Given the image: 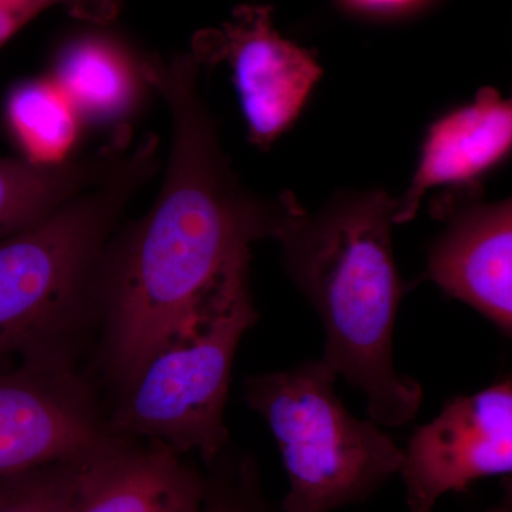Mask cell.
<instances>
[{
	"mask_svg": "<svg viewBox=\"0 0 512 512\" xmlns=\"http://www.w3.org/2000/svg\"><path fill=\"white\" fill-rule=\"evenodd\" d=\"M0 47H2V46H0Z\"/></svg>",
	"mask_w": 512,
	"mask_h": 512,
	"instance_id": "ffe728a7",
	"label": "cell"
},
{
	"mask_svg": "<svg viewBox=\"0 0 512 512\" xmlns=\"http://www.w3.org/2000/svg\"><path fill=\"white\" fill-rule=\"evenodd\" d=\"M397 198L340 192L315 214L291 198L275 238L293 284L325 329L320 359L365 396L370 420L400 427L423 402L420 383L394 366L404 284L393 249Z\"/></svg>",
	"mask_w": 512,
	"mask_h": 512,
	"instance_id": "7a4b0ae2",
	"label": "cell"
},
{
	"mask_svg": "<svg viewBox=\"0 0 512 512\" xmlns=\"http://www.w3.org/2000/svg\"><path fill=\"white\" fill-rule=\"evenodd\" d=\"M99 451L0 481V512H70L87 467Z\"/></svg>",
	"mask_w": 512,
	"mask_h": 512,
	"instance_id": "9a60e30c",
	"label": "cell"
},
{
	"mask_svg": "<svg viewBox=\"0 0 512 512\" xmlns=\"http://www.w3.org/2000/svg\"><path fill=\"white\" fill-rule=\"evenodd\" d=\"M117 437L70 360L0 372V481L90 456Z\"/></svg>",
	"mask_w": 512,
	"mask_h": 512,
	"instance_id": "8992f818",
	"label": "cell"
},
{
	"mask_svg": "<svg viewBox=\"0 0 512 512\" xmlns=\"http://www.w3.org/2000/svg\"><path fill=\"white\" fill-rule=\"evenodd\" d=\"M511 471L512 382L505 377L481 392L456 397L414 431L399 474L410 512H433L444 495Z\"/></svg>",
	"mask_w": 512,
	"mask_h": 512,
	"instance_id": "ba28073f",
	"label": "cell"
},
{
	"mask_svg": "<svg viewBox=\"0 0 512 512\" xmlns=\"http://www.w3.org/2000/svg\"><path fill=\"white\" fill-rule=\"evenodd\" d=\"M207 481L158 441L117 437L90 461L70 512H202Z\"/></svg>",
	"mask_w": 512,
	"mask_h": 512,
	"instance_id": "8fae6325",
	"label": "cell"
},
{
	"mask_svg": "<svg viewBox=\"0 0 512 512\" xmlns=\"http://www.w3.org/2000/svg\"><path fill=\"white\" fill-rule=\"evenodd\" d=\"M131 141L133 134H114L96 156L53 167L0 157V241L42 220L97 183Z\"/></svg>",
	"mask_w": 512,
	"mask_h": 512,
	"instance_id": "4fadbf2b",
	"label": "cell"
},
{
	"mask_svg": "<svg viewBox=\"0 0 512 512\" xmlns=\"http://www.w3.org/2000/svg\"><path fill=\"white\" fill-rule=\"evenodd\" d=\"M493 512H495V510Z\"/></svg>",
	"mask_w": 512,
	"mask_h": 512,
	"instance_id": "d6986e66",
	"label": "cell"
},
{
	"mask_svg": "<svg viewBox=\"0 0 512 512\" xmlns=\"http://www.w3.org/2000/svg\"><path fill=\"white\" fill-rule=\"evenodd\" d=\"M336 379L322 359L245 379V400L268 424L284 460L282 512L362 503L402 467V448L375 421L356 419L343 406Z\"/></svg>",
	"mask_w": 512,
	"mask_h": 512,
	"instance_id": "277c9868",
	"label": "cell"
},
{
	"mask_svg": "<svg viewBox=\"0 0 512 512\" xmlns=\"http://www.w3.org/2000/svg\"><path fill=\"white\" fill-rule=\"evenodd\" d=\"M481 191H444L431 201L446 227L430 245L424 278L511 336V198L487 202Z\"/></svg>",
	"mask_w": 512,
	"mask_h": 512,
	"instance_id": "9c48e42d",
	"label": "cell"
},
{
	"mask_svg": "<svg viewBox=\"0 0 512 512\" xmlns=\"http://www.w3.org/2000/svg\"><path fill=\"white\" fill-rule=\"evenodd\" d=\"M512 103L493 87L443 114L427 128L416 171L397 198L394 225L416 217L427 192L436 188L483 190L481 181L510 156Z\"/></svg>",
	"mask_w": 512,
	"mask_h": 512,
	"instance_id": "30bf717a",
	"label": "cell"
},
{
	"mask_svg": "<svg viewBox=\"0 0 512 512\" xmlns=\"http://www.w3.org/2000/svg\"><path fill=\"white\" fill-rule=\"evenodd\" d=\"M157 158L156 136L133 141L97 183L0 241V372L12 362L69 359L66 342L99 306L100 266L117 221Z\"/></svg>",
	"mask_w": 512,
	"mask_h": 512,
	"instance_id": "3957f363",
	"label": "cell"
},
{
	"mask_svg": "<svg viewBox=\"0 0 512 512\" xmlns=\"http://www.w3.org/2000/svg\"><path fill=\"white\" fill-rule=\"evenodd\" d=\"M146 56L107 32L79 33L57 50L50 79L72 101L83 124L131 130L153 90L144 69Z\"/></svg>",
	"mask_w": 512,
	"mask_h": 512,
	"instance_id": "7c38bea8",
	"label": "cell"
},
{
	"mask_svg": "<svg viewBox=\"0 0 512 512\" xmlns=\"http://www.w3.org/2000/svg\"><path fill=\"white\" fill-rule=\"evenodd\" d=\"M249 268L205 299L190 322L148 360L107 420L114 436L158 441L215 463L228 441L225 404L235 355L258 322Z\"/></svg>",
	"mask_w": 512,
	"mask_h": 512,
	"instance_id": "5b68a950",
	"label": "cell"
},
{
	"mask_svg": "<svg viewBox=\"0 0 512 512\" xmlns=\"http://www.w3.org/2000/svg\"><path fill=\"white\" fill-rule=\"evenodd\" d=\"M202 512H272L266 504L258 474L251 461H242L234 471L207 481Z\"/></svg>",
	"mask_w": 512,
	"mask_h": 512,
	"instance_id": "2e32d148",
	"label": "cell"
},
{
	"mask_svg": "<svg viewBox=\"0 0 512 512\" xmlns=\"http://www.w3.org/2000/svg\"><path fill=\"white\" fill-rule=\"evenodd\" d=\"M2 5L15 10L26 22L42 10L62 6L70 15L93 23H106L117 15L120 0H0Z\"/></svg>",
	"mask_w": 512,
	"mask_h": 512,
	"instance_id": "e0dca14e",
	"label": "cell"
},
{
	"mask_svg": "<svg viewBox=\"0 0 512 512\" xmlns=\"http://www.w3.org/2000/svg\"><path fill=\"white\" fill-rule=\"evenodd\" d=\"M198 64L227 63L255 147L268 150L301 116L323 69L312 50L275 29L272 9L244 5L220 29L197 36Z\"/></svg>",
	"mask_w": 512,
	"mask_h": 512,
	"instance_id": "52a82bcc",
	"label": "cell"
},
{
	"mask_svg": "<svg viewBox=\"0 0 512 512\" xmlns=\"http://www.w3.org/2000/svg\"><path fill=\"white\" fill-rule=\"evenodd\" d=\"M348 2L362 9L390 10L402 8L413 0H348Z\"/></svg>",
	"mask_w": 512,
	"mask_h": 512,
	"instance_id": "ac0fdd59",
	"label": "cell"
},
{
	"mask_svg": "<svg viewBox=\"0 0 512 512\" xmlns=\"http://www.w3.org/2000/svg\"><path fill=\"white\" fill-rule=\"evenodd\" d=\"M144 69L170 110L167 171L151 210L110 241L97 288L107 369L123 390L222 282L249 268L252 244L275 238L293 195L265 200L239 180L194 56H146Z\"/></svg>",
	"mask_w": 512,
	"mask_h": 512,
	"instance_id": "6da1fadb",
	"label": "cell"
},
{
	"mask_svg": "<svg viewBox=\"0 0 512 512\" xmlns=\"http://www.w3.org/2000/svg\"><path fill=\"white\" fill-rule=\"evenodd\" d=\"M5 123L23 160L53 167L73 160L83 121L50 77L23 80L10 90Z\"/></svg>",
	"mask_w": 512,
	"mask_h": 512,
	"instance_id": "5bb4252c",
	"label": "cell"
}]
</instances>
